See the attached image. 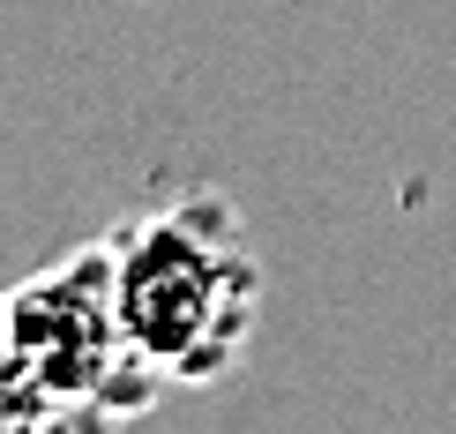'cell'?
Here are the masks:
<instances>
[{"instance_id": "cell-1", "label": "cell", "mask_w": 456, "mask_h": 434, "mask_svg": "<svg viewBox=\"0 0 456 434\" xmlns=\"http://www.w3.org/2000/svg\"><path fill=\"white\" fill-rule=\"evenodd\" d=\"M120 330L165 382H210L240 360L262 307V270L247 255L232 202H180L112 240Z\"/></svg>"}, {"instance_id": "cell-2", "label": "cell", "mask_w": 456, "mask_h": 434, "mask_svg": "<svg viewBox=\"0 0 456 434\" xmlns=\"http://www.w3.org/2000/svg\"><path fill=\"white\" fill-rule=\"evenodd\" d=\"M8 345L45 374L53 397H98L112 412L142 405L165 382L120 330L112 248H90V255L61 262V270H37L30 285H15L8 292Z\"/></svg>"}, {"instance_id": "cell-3", "label": "cell", "mask_w": 456, "mask_h": 434, "mask_svg": "<svg viewBox=\"0 0 456 434\" xmlns=\"http://www.w3.org/2000/svg\"><path fill=\"white\" fill-rule=\"evenodd\" d=\"M53 405V389H45V374H37L23 352H0V434H15V427H30L37 412Z\"/></svg>"}, {"instance_id": "cell-4", "label": "cell", "mask_w": 456, "mask_h": 434, "mask_svg": "<svg viewBox=\"0 0 456 434\" xmlns=\"http://www.w3.org/2000/svg\"><path fill=\"white\" fill-rule=\"evenodd\" d=\"M112 420H120V412L98 405V397H53L30 427H15V434H112Z\"/></svg>"}, {"instance_id": "cell-5", "label": "cell", "mask_w": 456, "mask_h": 434, "mask_svg": "<svg viewBox=\"0 0 456 434\" xmlns=\"http://www.w3.org/2000/svg\"><path fill=\"white\" fill-rule=\"evenodd\" d=\"M0 352H8V299H0Z\"/></svg>"}]
</instances>
